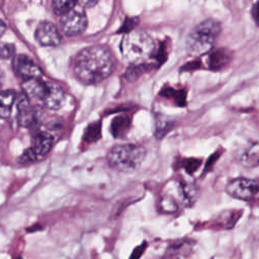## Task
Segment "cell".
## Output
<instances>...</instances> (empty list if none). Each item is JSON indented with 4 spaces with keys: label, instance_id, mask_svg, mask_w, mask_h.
<instances>
[{
    "label": "cell",
    "instance_id": "6da1fadb",
    "mask_svg": "<svg viewBox=\"0 0 259 259\" xmlns=\"http://www.w3.org/2000/svg\"><path fill=\"white\" fill-rule=\"evenodd\" d=\"M115 68V58L105 46L85 48L73 61L75 77L85 85H93L107 79Z\"/></svg>",
    "mask_w": 259,
    "mask_h": 259
},
{
    "label": "cell",
    "instance_id": "7a4b0ae2",
    "mask_svg": "<svg viewBox=\"0 0 259 259\" xmlns=\"http://www.w3.org/2000/svg\"><path fill=\"white\" fill-rule=\"evenodd\" d=\"M199 196V187L187 180L168 181L162 189L159 208L162 212L173 213L180 207L192 206Z\"/></svg>",
    "mask_w": 259,
    "mask_h": 259
},
{
    "label": "cell",
    "instance_id": "3957f363",
    "mask_svg": "<svg viewBox=\"0 0 259 259\" xmlns=\"http://www.w3.org/2000/svg\"><path fill=\"white\" fill-rule=\"evenodd\" d=\"M147 156L145 147L137 144H118L109 149L106 160L109 167L117 172H136Z\"/></svg>",
    "mask_w": 259,
    "mask_h": 259
},
{
    "label": "cell",
    "instance_id": "277c9868",
    "mask_svg": "<svg viewBox=\"0 0 259 259\" xmlns=\"http://www.w3.org/2000/svg\"><path fill=\"white\" fill-rule=\"evenodd\" d=\"M221 32V24L215 19H205L197 24L186 39L187 52L192 56H200L209 52Z\"/></svg>",
    "mask_w": 259,
    "mask_h": 259
},
{
    "label": "cell",
    "instance_id": "5b68a950",
    "mask_svg": "<svg viewBox=\"0 0 259 259\" xmlns=\"http://www.w3.org/2000/svg\"><path fill=\"white\" fill-rule=\"evenodd\" d=\"M123 58L131 63H139L150 58L155 51L153 38L144 31L126 32L119 45Z\"/></svg>",
    "mask_w": 259,
    "mask_h": 259
},
{
    "label": "cell",
    "instance_id": "8992f818",
    "mask_svg": "<svg viewBox=\"0 0 259 259\" xmlns=\"http://www.w3.org/2000/svg\"><path fill=\"white\" fill-rule=\"evenodd\" d=\"M87 24L86 13L81 8L74 7L60 17V27L67 36H76L83 33L87 28Z\"/></svg>",
    "mask_w": 259,
    "mask_h": 259
},
{
    "label": "cell",
    "instance_id": "52a82bcc",
    "mask_svg": "<svg viewBox=\"0 0 259 259\" xmlns=\"http://www.w3.org/2000/svg\"><path fill=\"white\" fill-rule=\"evenodd\" d=\"M226 192L237 199L249 201L257 195L258 182L256 179L237 177L231 179L225 187Z\"/></svg>",
    "mask_w": 259,
    "mask_h": 259
},
{
    "label": "cell",
    "instance_id": "ba28073f",
    "mask_svg": "<svg viewBox=\"0 0 259 259\" xmlns=\"http://www.w3.org/2000/svg\"><path fill=\"white\" fill-rule=\"evenodd\" d=\"M36 41L44 47H57L61 42V34L56 25L49 21L40 22L34 32Z\"/></svg>",
    "mask_w": 259,
    "mask_h": 259
},
{
    "label": "cell",
    "instance_id": "9c48e42d",
    "mask_svg": "<svg viewBox=\"0 0 259 259\" xmlns=\"http://www.w3.org/2000/svg\"><path fill=\"white\" fill-rule=\"evenodd\" d=\"M16 108H17V120L21 126L30 127L37 123V112L30 106L28 97L25 94L16 96Z\"/></svg>",
    "mask_w": 259,
    "mask_h": 259
},
{
    "label": "cell",
    "instance_id": "30bf717a",
    "mask_svg": "<svg viewBox=\"0 0 259 259\" xmlns=\"http://www.w3.org/2000/svg\"><path fill=\"white\" fill-rule=\"evenodd\" d=\"M195 245V241L190 238L177 239L169 243L167 246L163 259H181L189 256Z\"/></svg>",
    "mask_w": 259,
    "mask_h": 259
},
{
    "label": "cell",
    "instance_id": "8fae6325",
    "mask_svg": "<svg viewBox=\"0 0 259 259\" xmlns=\"http://www.w3.org/2000/svg\"><path fill=\"white\" fill-rule=\"evenodd\" d=\"M55 138L53 134L49 132H37L32 137L31 146L28 150L31 152L35 160L45 157L53 148Z\"/></svg>",
    "mask_w": 259,
    "mask_h": 259
},
{
    "label": "cell",
    "instance_id": "7c38bea8",
    "mask_svg": "<svg viewBox=\"0 0 259 259\" xmlns=\"http://www.w3.org/2000/svg\"><path fill=\"white\" fill-rule=\"evenodd\" d=\"M236 161L244 167L256 168L259 162V146L257 142L249 143L248 145L236 150L234 153Z\"/></svg>",
    "mask_w": 259,
    "mask_h": 259
},
{
    "label": "cell",
    "instance_id": "4fadbf2b",
    "mask_svg": "<svg viewBox=\"0 0 259 259\" xmlns=\"http://www.w3.org/2000/svg\"><path fill=\"white\" fill-rule=\"evenodd\" d=\"M14 68L18 76L23 80L41 77V70L39 67L26 56H19L14 62Z\"/></svg>",
    "mask_w": 259,
    "mask_h": 259
},
{
    "label": "cell",
    "instance_id": "5bb4252c",
    "mask_svg": "<svg viewBox=\"0 0 259 259\" xmlns=\"http://www.w3.org/2000/svg\"><path fill=\"white\" fill-rule=\"evenodd\" d=\"M50 82L41 80V78H31L23 80L22 89L27 97L42 101L49 90Z\"/></svg>",
    "mask_w": 259,
    "mask_h": 259
},
{
    "label": "cell",
    "instance_id": "9a60e30c",
    "mask_svg": "<svg viewBox=\"0 0 259 259\" xmlns=\"http://www.w3.org/2000/svg\"><path fill=\"white\" fill-rule=\"evenodd\" d=\"M65 100V92L58 84L50 82L49 84V90L41 101L42 105L51 110H57L59 109Z\"/></svg>",
    "mask_w": 259,
    "mask_h": 259
},
{
    "label": "cell",
    "instance_id": "2e32d148",
    "mask_svg": "<svg viewBox=\"0 0 259 259\" xmlns=\"http://www.w3.org/2000/svg\"><path fill=\"white\" fill-rule=\"evenodd\" d=\"M131 118L126 114L115 116L110 122V133L115 139H123L130 131Z\"/></svg>",
    "mask_w": 259,
    "mask_h": 259
},
{
    "label": "cell",
    "instance_id": "e0dca14e",
    "mask_svg": "<svg viewBox=\"0 0 259 259\" xmlns=\"http://www.w3.org/2000/svg\"><path fill=\"white\" fill-rule=\"evenodd\" d=\"M232 60V54L227 49H220L210 53L207 62L212 70H220L227 66Z\"/></svg>",
    "mask_w": 259,
    "mask_h": 259
},
{
    "label": "cell",
    "instance_id": "ac0fdd59",
    "mask_svg": "<svg viewBox=\"0 0 259 259\" xmlns=\"http://www.w3.org/2000/svg\"><path fill=\"white\" fill-rule=\"evenodd\" d=\"M175 122L168 118L167 116L157 114L155 116V124H154V136L158 140L164 139L169 132L173 130Z\"/></svg>",
    "mask_w": 259,
    "mask_h": 259
},
{
    "label": "cell",
    "instance_id": "d6986e66",
    "mask_svg": "<svg viewBox=\"0 0 259 259\" xmlns=\"http://www.w3.org/2000/svg\"><path fill=\"white\" fill-rule=\"evenodd\" d=\"M16 100V94L12 90L0 92V118H7Z\"/></svg>",
    "mask_w": 259,
    "mask_h": 259
},
{
    "label": "cell",
    "instance_id": "ffe728a7",
    "mask_svg": "<svg viewBox=\"0 0 259 259\" xmlns=\"http://www.w3.org/2000/svg\"><path fill=\"white\" fill-rule=\"evenodd\" d=\"M101 139V121H93L89 123L83 135V141L87 144H94Z\"/></svg>",
    "mask_w": 259,
    "mask_h": 259
},
{
    "label": "cell",
    "instance_id": "44dd1931",
    "mask_svg": "<svg viewBox=\"0 0 259 259\" xmlns=\"http://www.w3.org/2000/svg\"><path fill=\"white\" fill-rule=\"evenodd\" d=\"M77 5V0H53L52 7L55 14L61 16L70 10H72Z\"/></svg>",
    "mask_w": 259,
    "mask_h": 259
},
{
    "label": "cell",
    "instance_id": "7402d4cb",
    "mask_svg": "<svg viewBox=\"0 0 259 259\" xmlns=\"http://www.w3.org/2000/svg\"><path fill=\"white\" fill-rule=\"evenodd\" d=\"M167 98H172L174 102L178 106H184L185 105V92L184 91H175L172 88L167 89L166 91H163L162 93Z\"/></svg>",
    "mask_w": 259,
    "mask_h": 259
},
{
    "label": "cell",
    "instance_id": "603a6c76",
    "mask_svg": "<svg viewBox=\"0 0 259 259\" xmlns=\"http://www.w3.org/2000/svg\"><path fill=\"white\" fill-rule=\"evenodd\" d=\"M201 162L202 161L197 158H187L181 162L180 167H182L188 174H192L200 167Z\"/></svg>",
    "mask_w": 259,
    "mask_h": 259
},
{
    "label": "cell",
    "instance_id": "cb8c5ba5",
    "mask_svg": "<svg viewBox=\"0 0 259 259\" xmlns=\"http://www.w3.org/2000/svg\"><path fill=\"white\" fill-rule=\"evenodd\" d=\"M145 69H143V66L142 65H139V66H135V67H132L131 69L128 68L125 72V77L128 81H134L136 80L137 78H139L143 73H144Z\"/></svg>",
    "mask_w": 259,
    "mask_h": 259
},
{
    "label": "cell",
    "instance_id": "d4e9b609",
    "mask_svg": "<svg viewBox=\"0 0 259 259\" xmlns=\"http://www.w3.org/2000/svg\"><path fill=\"white\" fill-rule=\"evenodd\" d=\"M14 54V47L10 44H0V59H9Z\"/></svg>",
    "mask_w": 259,
    "mask_h": 259
},
{
    "label": "cell",
    "instance_id": "484cf974",
    "mask_svg": "<svg viewBox=\"0 0 259 259\" xmlns=\"http://www.w3.org/2000/svg\"><path fill=\"white\" fill-rule=\"evenodd\" d=\"M146 246H147V243L144 242V243H142L140 246L136 247L135 250L133 251V253H132L130 259H140V258L142 257V255H143L145 249H146Z\"/></svg>",
    "mask_w": 259,
    "mask_h": 259
},
{
    "label": "cell",
    "instance_id": "4316f807",
    "mask_svg": "<svg viewBox=\"0 0 259 259\" xmlns=\"http://www.w3.org/2000/svg\"><path fill=\"white\" fill-rule=\"evenodd\" d=\"M98 3V0H77V4L84 8H92Z\"/></svg>",
    "mask_w": 259,
    "mask_h": 259
},
{
    "label": "cell",
    "instance_id": "83f0119b",
    "mask_svg": "<svg viewBox=\"0 0 259 259\" xmlns=\"http://www.w3.org/2000/svg\"><path fill=\"white\" fill-rule=\"evenodd\" d=\"M5 31H6V24L2 20H0V38L2 37Z\"/></svg>",
    "mask_w": 259,
    "mask_h": 259
},
{
    "label": "cell",
    "instance_id": "f1b7e54d",
    "mask_svg": "<svg viewBox=\"0 0 259 259\" xmlns=\"http://www.w3.org/2000/svg\"><path fill=\"white\" fill-rule=\"evenodd\" d=\"M3 80H4V74H3L2 70L0 69V88H1V86L3 84Z\"/></svg>",
    "mask_w": 259,
    "mask_h": 259
},
{
    "label": "cell",
    "instance_id": "f546056e",
    "mask_svg": "<svg viewBox=\"0 0 259 259\" xmlns=\"http://www.w3.org/2000/svg\"><path fill=\"white\" fill-rule=\"evenodd\" d=\"M17 259H21V258H17Z\"/></svg>",
    "mask_w": 259,
    "mask_h": 259
}]
</instances>
